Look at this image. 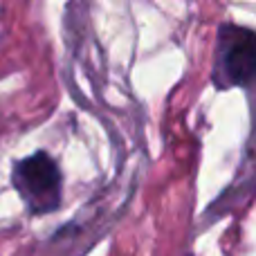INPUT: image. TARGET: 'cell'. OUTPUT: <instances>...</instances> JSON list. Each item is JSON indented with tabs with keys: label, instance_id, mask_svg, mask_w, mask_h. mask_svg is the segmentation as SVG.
<instances>
[{
	"label": "cell",
	"instance_id": "6da1fadb",
	"mask_svg": "<svg viewBox=\"0 0 256 256\" xmlns=\"http://www.w3.org/2000/svg\"><path fill=\"white\" fill-rule=\"evenodd\" d=\"M12 182L27 209L36 216L54 212L61 202V171L43 150L18 160L12 168Z\"/></svg>",
	"mask_w": 256,
	"mask_h": 256
},
{
	"label": "cell",
	"instance_id": "7a4b0ae2",
	"mask_svg": "<svg viewBox=\"0 0 256 256\" xmlns=\"http://www.w3.org/2000/svg\"><path fill=\"white\" fill-rule=\"evenodd\" d=\"M220 72L227 84L248 86L256 79V34L243 27H227L222 34Z\"/></svg>",
	"mask_w": 256,
	"mask_h": 256
}]
</instances>
